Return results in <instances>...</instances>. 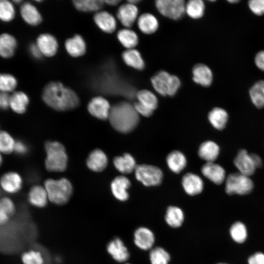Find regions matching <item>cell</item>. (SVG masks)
I'll list each match as a JSON object with an SVG mask.
<instances>
[{
    "mask_svg": "<svg viewBox=\"0 0 264 264\" xmlns=\"http://www.w3.org/2000/svg\"><path fill=\"white\" fill-rule=\"evenodd\" d=\"M15 141L7 132L2 131L0 133V150L4 154H9L14 151Z\"/></svg>",
    "mask_w": 264,
    "mask_h": 264,
    "instance_id": "cell-43",
    "label": "cell"
},
{
    "mask_svg": "<svg viewBox=\"0 0 264 264\" xmlns=\"http://www.w3.org/2000/svg\"><path fill=\"white\" fill-rule=\"evenodd\" d=\"M234 162L239 172L247 176L253 174L256 169L251 154L244 149L238 152Z\"/></svg>",
    "mask_w": 264,
    "mask_h": 264,
    "instance_id": "cell-14",
    "label": "cell"
},
{
    "mask_svg": "<svg viewBox=\"0 0 264 264\" xmlns=\"http://www.w3.org/2000/svg\"><path fill=\"white\" fill-rule=\"evenodd\" d=\"M201 173L207 178L216 184H220L225 177V172L220 165L206 162L201 168Z\"/></svg>",
    "mask_w": 264,
    "mask_h": 264,
    "instance_id": "cell-21",
    "label": "cell"
},
{
    "mask_svg": "<svg viewBox=\"0 0 264 264\" xmlns=\"http://www.w3.org/2000/svg\"><path fill=\"white\" fill-rule=\"evenodd\" d=\"M124 62L129 66L137 70H142L145 67V62L138 50L135 48L125 50L122 54Z\"/></svg>",
    "mask_w": 264,
    "mask_h": 264,
    "instance_id": "cell-27",
    "label": "cell"
},
{
    "mask_svg": "<svg viewBox=\"0 0 264 264\" xmlns=\"http://www.w3.org/2000/svg\"><path fill=\"white\" fill-rule=\"evenodd\" d=\"M137 23L140 30L145 34H153L158 28L157 19L149 13L141 14L137 19Z\"/></svg>",
    "mask_w": 264,
    "mask_h": 264,
    "instance_id": "cell-25",
    "label": "cell"
},
{
    "mask_svg": "<svg viewBox=\"0 0 264 264\" xmlns=\"http://www.w3.org/2000/svg\"><path fill=\"white\" fill-rule=\"evenodd\" d=\"M185 1L183 0H158L155 1L157 10L163 16L177 20L185 13Z\"/></svg>",
    "mask_w": 264,
    "mask_h": 264,
    "instance_id": "cell-8",
    "label": "cell"
},
{
    "mask_svg": "<svg viewBox=\"0 0 264 264\" xmlns=\"http://www.w3.org/2000/svg\"><path fill=\"white\" fill-rule=\"evenodd\" d=\"M107 250L109 254L116 262L125 263L130 257V253L124 242L119 238L110 242Z\"/></svg>",
    "mask_w": 264,
    "mask_h": 264,
    "instance_id": "cell-13",
    "label": "cell"
},
{
    "mask_svg": "<svg viewBox=\"0 0 264 264\" xmlns=\"http://www.w3.org/2000/svg\"><path fill=\"white\" fill-rule=\"evenodd\" d=\"M29 51L35 59H39L43 56L36 44H32L29 46Z\"/></svg>",
    "mask_w": 264,
    "mask_h": 264,
    "instance_id": "cell-52",
    "label": "cell"
},
{
    "mask_svg": "<svg viewBox=\"0 0 264 264\" xmlns=\"http://www.w3.org/2000/svg\"><path fill=\"white\" fill-rule=\"evenodd\" d=\"M133 241L139 249L143 250H151L155 242L154 235L149 228L139 227L134 232Z\"/></svg>",
    "mask_w": 264,
    "mask_h": 264,
    "instance_id": "cell-10",
    "label": "cell"
},
{
    "mask_svg": "<svg viewBox=\"0 0 264 264\" xmlns=\"http://www.w3.org/2000/svg\"><path fill=\"white\" fill-rule=\"evenodd\" d=\"M108 158L105 153L100 149L92 151L86 159L88 168L94 172H100L105 169L108 165Z\"/></svg>",
    "mask_w": 264,
    "mask_h": 264,
    "instance_id": "cell-15",
    "label": "cell"
},
{
    "mask_svg": "<svg viewBox=\"0 0 264 264\" xmlns=\"http://www.w3.org/2000/svg\"><path fill=\"white\" fill-rule=\"evenodd\" d=\"M253 188V183L249 176L240 172L229 175L225 181V192L229 195H246Z\"/></svg>",
    "mask_w": 264,
    "mask_h": 264,
    "instance_id": "cell-6",
    "label": "cell"
},
{
    "mask_svg": "<svg viewBox=\"0 0 264 264\" xmlns=\"http://www.w3.org/2000/svg\"><path fill=\"white\" fill-rule=\"evenodd\" d=\"M136 96L137 101L144 106L153 110L157 108L158 100L152 91L147 89H142L136 93Z\"/></svg>",
    "mask_w": 264,
    "mask_h": 264,
    "instance_id": "cell-37",
    "label": "cell"
},
{
    "mask_svg": "<svg viewBox=\"0 0 264 264\" xmlns=\"http://www.w3.org/2000/svg\"><path fill=\"white\" fill-rule=\"evenodd\" d=\"M151 81L154 90L162 96H174L181 85L180 81L176 76L164 70L160 71L153 76Z\"/></svg>",
    "mask_w": 264,
    "mask_h": 264,
    "instance_id": "cell-5",
    "label": "cell"
},
{
    "mask_svg": "<svg viewBox=\"0 0 264 264\" xmlns=\"http://www.w3.org/2000/svg\"><path fill=\"white\" fill-rule=\"evenodd\" d=\"M113 162L115 168L124 174L132 173L135 170L137 166L133 156L128 153L124 154L122 156L115 157Z\"/></svg>",
    "mask_w": 264,
    "mask_h": 264,
    "instance_id": "cell-28",
    "label": "cell"
},
{
    "mask_svg": "<svg viewBox=\"0 0 264 264\" xmlns=\"http://www.w3.org/2000/svg\"><path fill=\"white\" fill-rule=\"evenodd\" d=\"M182 185L185 192L190 196L198 195L203 189L202 179L198 176L190 173L183 176Z\"/></svg>",
    "mask_w": 264,
    "mask_h": 264,
    "instance_id": "cell-20",
    "label": "cell"
},
{
    "mask_svg": "<svg viewBox=\"0 0 264 264\" xmlns=\"http://www.w3.org/2000/svg\"><path fill=\"white\" fill-rule=\"evenodd\" d=\"M131 186L130 180L125 176H120L113 179L110 184V189L113 196L122 201L129 198L128 189Z\"/></svg>",
    "mask_w": 264,
    "mask_h": 264,
    "instance_id": "cell-18",
    "label": "cell"
},
{
    "mask_svg": "<svg viewBox=\"0 0 264 264\" xmlns=\"http://www.w3.org/2000/svg\"><path fill=\"white\" fill-rule=\"evenodd\" d=\"M27 145L23 141L17 140L15 141L14 152L17 154L23 155L28 152Z\"/></svg>",
    "mask_w": 264,
    "mask_h": 264,
    "instance_id": "cell-48",
    "label": "cell"
},
{
    "mask_svg": "<svg viewBox=\"0 0 264 264\" xmlns=\"http://www.w3.org/2000/svg\"><path fill=\"white\" fill-rule=\"evenodd\" d=\"M133 107L138 114L145 117H149L152 115L154 110L144 106L138 101L134 103Z\"/></svg>",
    "mask_w": 264,
    "mask_h": 264,
    "instance_id": "cell-47",
    "label": "cell"
},
{
    "mask_svg": "<svg viewBox=\"0 0 264 264\" xmlns=\"http://www.w3.org/2000/svg\"><path fill=\"white\" fill-rule=\"evenodd\" d=\"M27 199L32 205L39 208L45 206L49 200L44 187L39 185L31 187L28 193Z\"/></svg>",
    "mask_w": 264,
    "mask_h": 264,
    "instance_id": "cell-24",
    "label": "cell"
},
{
    "mask_svg": "<svg viewBox=\"0 0 264 264\" xmlns=\"http://www.w3.org/2000/svg\"><path fill=\"white\" fill-rule=\"evenodd\" d=\"M193 80L197 84L204 87H209L213 81V73L210 68L203 64H197L192 69Z\"/></svg>",
    "mask_w": 264,
    "mask_h": 264,
    "instance_id": "cell-19",
    "label": "cell"
},
{
    "mask_svg": "<svg viewBox=\"0 0 264 264\" xmlns=\"http://www.w3.org/2000/svg\"><path fill=\"white\" fill-rule=\"evenodd\" d=\"M250 10L257 16L264 15V0H251L248 1Z\"/></svg>",
    "mask_w": 264,
    "mask_h": 264,
    "instance_id": "cell-46",
    "label": "cell"
},
{
    "mask_svg": "<svg viewBox=\"0 0 264 264\" xmlns=\"http://www.w3.org/2000/svg\"><path fill=\"white\" fill-rule=\"evenodd\" d=\"M254 61L257 67L264 71V50H261L256 54Z\"/></svg>",
    "mask_w": 264,
    "mask_h": 264,
    "instance_id": "cell-51",
    "label": "cell"
},
{
    "mask_svg": "<svg viewBox=\"0 0 264 264\" xmlns=\"http://www.w3.org/2000/svg\"><path fill=\"white\" fill-rule=\"evenodd\" d=\"M127 1L128 2H129V3H131L132 4H133L136 5V4H138L140 1V0H128Z\"/></svg>",
    "mask_w": 264,
    "mask_h": 264,
    "instance_id": "cell-55",
    "label": "cell"
},
{
    "mask_svg": "<svg viewBox=\"0 0 264 264\" xmlns=\"http://www.w3.org/2000/svg\"><path fill=\"white\" fill-rule=\"evenodd\" d=\"M22 261L23 264H44V259L39 251L29 250L22 254Z\"/></svg>",
    "mask_w": 264,
    "mask_h": 264,
    "instance_id": "cell-45",
    "label": "cell"
},
{
    "mask_svg": "<svg viewBox=\"0 0 264 264\" xmlns=\"http://www.w3.org/2000/svg\"><path fill=\"white\" fill-rule=\"evenodd\" d=\"M249 95L252 102L257 108L264 107V80L256 82L251 87Z\"/></svg>",
    "mask_w": 264,
    "mask_h": 264,
    "instance_id": "cell-35",
    "label": "cell"
},
{
    "mask_svg": "<svg viewBox=\"0 0 264 264\" xmlns=\"http://www.w3.org/2000/svg\"><path fill=\"white\" fill-rule=\"evenodd\" d=\"M88 110L93 117L105 120L109 119L111 107L104 97L97 96L93 97L88 102Z\"/></svg>",
    "mask_w": 264,
    "mask_h": 264,
    "instance_id": "cell-9",
    "label": "cell"
},
{
    "mask_svg": "<svg viewBox=\"0 0 264 264\" xmlns=\"http://www.w3.org/2000/svg\"><path fill=\"white\" fill-rule=\"evenodd\" d=\"M15 11L14 7L10 1L1 0L0 1V18L1 21L8 22L15 17Z\"/></svg>",
    "mask_w": 264,
    "mask_h": 264,
    "instance_id": "cell-42",
    "label": "cell"
},
{
    "mask_svg": "<svg viewBox=\"0 0 264 264\" xmlns=\"http://www.w3.org/2000/svg\"><path fill=\"white\" fill-rule=\"evenodd\" d=\"M109 119L116 131L129 133L133 131L139 122V114L133 105L127 102H121L111 107Z\"/></svg>",
    "mask_w": 264,
    "mask_h": 264,
    "instance_id": "cell-2",
    "label": "cell"
},
{
    "mask_svg": "<svg viewBox=\"0 0 264 264\" xmlns=\"http://www.w3.org/2000/svg\"><path fill=\"white\" fill-rule=\"evenodd\" d=\"M248 264H264V254L257 252L250 256L248 259Z\"/></svg>",
    "mask_w": 264,
    "mask_h": 264,
    "instance_id": "cell-49",
    "label": "cell"
},
{
    "mask_svg": "<svg viewBox=\"0 0 264 264\" xmlns=\"http://www.w3.org/2000/svg\"><path fill=\"white\" fill-rule=\"evenodd\" d=\"M251 156L256 168H260L262 166L263 161L261 158L257 154H251Z\"/></svg>",
    "mask_w": 264,
    "mask_h": 264,
    "instance_id": "cell-53",
    "label": "cell"
},
{
    "mask_svg": "<svg viewBox=\"0 0 264 264\" xmlns=\"http://www.w3.org/2000/svg\"><path fill=\"white\" fill-rule=\"evenodd\" d=\"M22 179L21 176L15 172L4 174L0 178V185L2 189L10 194L18 192L22 188Z\"/></svg>",
    "mask_w": 264,
    "mask_h": 264,
    "instance_id": "cell-16",
    "label": "cell"
},
{
    "mask_svg": "<svg viewBox=\"0 0 264 264\" xmlns=\"http://www.w3.org/2000/svg\"><path fill=\"white\" fill-rule=\"evenodd\" d=\"M13 1L14 3H16V4H19V3L21 4L22 2V0H13Z\"/></svg>",
    "mask_w": 264,
    "mask_h": 264,
    "instance_id": "cell-56",
    "label": "cell"
},
{
    "mask_svg": "<svg viewBox=\"0 0 264 264\" xmlns=\"http://www.w3.org/2000/svg\"><path fill=\"white\" fill-rule=\"evenodd\" d=\"M229 232L232 239L237 243H243L247 237L246 227L241 221L234 222L230 227Z\"/></svg>",
    "mask_w": 264,
    "mask_h": 264,
    "instance_id": "cell-41",
    "label": "cell"
},
{
    "mask_svg": "<svg viewBox=\"0 0 264 264\" xmlns=\"http://www.w3.org/2000/svg\"><path fill=\"white\" fill-rule=\"evenodd\" d=\"M29 102L28 96L22 91H15L10 95V108L17 113H24Z\"/></svg>",
    "mask_w": 264,
    "mask_h": 264,
    "instance_id": "cell-30",
    "label": "cell"
},
{
    "mask_svg": "<svg viewBox=\"0 0 264 264\" xmlns=\"http://www.w3.org/2000/svg\"><path fill=\"white\" fill-rule=\"evenodd\" d=\"M205 5L201 0H190L185 5V13L191 18L198 19L204 14Z\"/></svg>",
    "mask_w": 264,
    "mask_h": 264,
    "instance_id": "cell-38",
    "label": "cell"
},
{
    "mask_svg": "<svg viewBox=\"0 0 264 264\" xmlns=\"http://www.w3.org/2000/svg\"><path fill=\"white\" fill-rule=\"evenodd\" d=\"M220 153V148L214 142L207 141L200 145L198 154L199 156L207 162H214Z\"/></svg>",
    "mask_w": 264,
    "mask_h": 264,
    "instance_id": "cell-26",
    "label": "cell"
},
{
    "mask_svg": "<svg viewBox=\"0 0 264 264\" xmlns=\"http://www.w3.org/2000/svg\"><path fill=\"white\" fill-rule=\"evenodd\" d=\"M138 10L136 5L127 1L119 7L116 16L122 25L129 28L138 19Z\"/></svg>",
    "mask_w": 264,
    "mask_h": 264,
    "instance_id": "cell-11",
    "label": "cell"
},
{
    "mask_svg": "<svg viewBox=\"0 0 264 264\" xmlns=\"http://www.w3.org/2000/svg\"><path fill=\"white\" fill-rule=\"evenodd\" d=\"M48 200L57 205H63L69 200L73 193L71 182L66 178L58 179L49 178L44 181Z\"/></svg>",
    "mask_w": 264,
    "mask_h": 264,
    "instance_id": "cell-4",
    "label": "cell"
},
{
    "mask_svg": "<svg viewBox=\"0 0 264 264\" xmlns=\"http://www.w3.org/2000/svg\"><path fill=\"white\" fill-rule=\"evenodd\" d=\"M165 220L167 224L172 228L180 227L184 220L182 210L177 206H170L166 211Z\"/></svg>",
    "mask_w": 264,
    "mask_h": 264,
    "instance_id": "cell-31",
    "label": "cell"
},
{
    "mask_svg": "<svg viewBox=\"0 0 264 264\" xmlns=\"http://www.w3.org/2000/svg\"><path fill=\"white\" fill-rule=\"evenodd\" d=\"M10 95L7 92H1L0 94V107L6 110L10 107Z\"/></svg>",
    "mask_w": 264,
    "mask_h": 264,
    "instance_id": "cell-50",
    "label": "cell"
},
{
    "mask_svg": "<svg viewBox=\"0 0 264 264\" xmlns=\"http://www.w3.org/2000/svg\"><path fill=\"white\" fill-rule=\"evenodd\" d=\"M124 264H129V263H124Z\"/></svg>",
    "mask_w": 264,
    "mask_h": 264,
    "instance_id": "cell-59",
    "label": "cell"
},
{
    "mask_svg": "<svg viewBox=\"0 0 264 264\" xmlns=\"http://www.w3.org/2000/svg\"><path fill=\"white\" fill-rule=\"evenodd\" d=\"M117 37L121 44L127 49L134 48L138 43L137 35L129 28L119 30Z\"/></svg>",
    "mask_w": 264,
    "mask_h": 264,
    "instance_id": "cell-34",
    "label": "cell"
},
{
    "mask_svg": "<svg viewBox=\"0 0 264 264\" xmlns=\"http://www.w3.org/2000/svg\"><path fill=\"white\" fill-rule=\"evenodd\" d=\"M36 44L43 56L50 57L57 52L58 44L56 39L49 33H43L38 36Z\"/></svg>",
    "mask_w": 264,
    "mask_h": 264,
    "instance_id": "cell-12",
    "label": "cell"
},
{
    "mask_svg": "<svg viewBox=\"0 0 264 264\" xmlns=\"http://www.w3.org/2000/svg\"><path fill=\"white\" fill-rule=\"evenodd\" d=\"M46 158L45 168L51 172H62L67 168L68 156L64 145L57 141H47L44 143Z\"/></svg>",
    "mask_w": 264,
    "mask_h": 264,
    "instance_id": "cell-3",
    "label": "cell"
},
{
    "mask_svg": "<svg viewBox=\"0 0 264 264\" xmlns=\"http://www.w3.org/2000/svg\"><path fill=\"white\" fill-rule=\"evenodd\" d=\"M15 206L13 201L8 197H3L0 201V223H5L14 214Z\"/></svg>",
    "mask_w": 264,
    "mask_h": 264,
    "instance_id": "cell-39",
    "label": "cell"
},
{
    "mask_svg": "<svg viewBox=\"0 0 264 264\" xmlns=\"http://www.w3.org/2000/svg\"><path fill=\"white\" fill-rule=\"evenodd\" d=\"M208 117L209 122L215 129L221 130L226 126L228 115L224 109L216 107L209 112Z\"/></svg>",
    "mask_w": 264,
    "mask_h": 264,
    "instance_id": "cell-32",
    "label": "cell"
},
{
    "mask_svg": "<svg viewBox=\"0 0 264 264\" xmlns=\"http://www.w3.org/2000/svg\"><path fill=\"white\" fill-rule=\"evenodd\" d=\"M121 2L119 0H105V3L110 6H115Z\"/></svg>",
    "mask_w": 264,
    "mask_h": 264,
    "instance_id": "cell-54",
    "label": "cell"
},
{
    "mask_svg": "<svg viewBox=\"0 0 264 264\" xmlns=\"http://www.w3.org/2000/svg\"><path fill=\"white\" fill-rule=\"evenodd\" d=\"M136 178L146 186L159 185L163 179V173L158 167L148 164L137 165L134 170Z\"/></svg>",
    "mask_w": 264,
    "mask_h": 264,
    "instance_id": "cell-7",
    "label": "cell"
},
{
    "mask_svg": "<svg viewBox=\"0 0 264 264\" xmlns=\"http://www.w3.org/2000/svg\"><path fill=\"white\" fill-rule=\"evenodd\" d=\"M228 2H230V3H237L239 2L238 0H228Z\"/></svg>",
    "mask_w": 264,
    "mask_h": 264,
    "instance_id": "cell-57",
    "label": "cell"
},
{
    "mask_svg": "<svg viewBox=\"0 0 264 264\" xmlns=\"http://www.w3.org/2000/svg\"><path fill=\"white\" fill-rule=\"evenodd\" d=\"M72 2L78 10L86 12H98L105 3L102 0H75Z\"/></svg>",
    "mask_w": 264,
    "mask_h": 264,
    "instance_id": "cell-36",
    "label": "cell"
},
{
    "mask_svg": "<svg viewBox=\"0 0 264 264\" xmlns=\"http://www.w3.org/2000/svg\"><path fill=\"white\" fill-rule=\"evenodd\" d=\"M166 161L170 169L176 174L182 171L187 163L184 155L178 151L171 152L167 157Z\"/></svg>",
    "mask_w": 264,
    "mask_h": 264,
    "instance_id": "cell-33",
    "label": "cell"
},
{
    "mask_svg": "<svg viewBox=\"0 0 264 264\" xmlns=\"http://www.w3.org/2000/svg\"><path fill=\"white\" fill-rule=\"evenodd\" d=\"M170 259V254L162 247L157 246L150 250L149 260L151 264H169Z\"/></svg>",
    "mask_w": 264,
    "mask_h": 264,
    "instance_id": "cell-40",
    "label": "cell"
},
{
    "mask_svg": "<svg viewBox=\"0 0 264 264\" xmlns=\"http://www.w3.org/2000/svg\"><path fill=\"white\" fill-rule=\"evenodd\" d=\"M93 20L97 26L105 33H111L116 28L115 18L108 11H100L96 12L93 16Z\"/></svg>",
    "mask_w": 264,
    "mask_h": 264,
    "instance_id": "cell-17",
    "label": "cell"
},
{
    "mask_svg": "<svg viewBox=\"0 0 264 264\" xmlns=\"http://www.w3.org/2000/svg\"><path fill=\"white\" fill-rule=\"evenodd\" d=\"M16 39L11 35L4 33L0 37V55L3 58H10L15 53L17 47Z\"/></svg>",
    "mask_w": 264,
    "mask_h": 264,
    "instance_id": "cell-29",
    "label": "cell"
},
{
    "mask_svg": "<svg viewBox=\"0 0 264 264\" xmlns=\"http://www.w3.org/2000/svg\"><path fill=\"white\" fill-rule=\"evenodd\" d=\"M65 46L68 54L75 58L84 55L87 49L84 39L79 34H76L66 40Z\"/></svg>",
    "mask_w": 264,
    "mask_h": 264,
    "instance_id": "cell-22",
    "label": "cell"
},
{
    "mask_svg": "<svg viewBox=\"0 0 264 264\" xmlns=\"http://www.w3.org/2000/svg\"><path fill=\"white\" fill-rule=\"evenodd\" d=\"M42 98L46 105L59 111L73 110L80 103L79 97L73 90L58 81L50 82L45 86Z\"/></svg>",
    "mask_w": 264,
    "mask_h": 264,
    "instance_id": "cell-1",
    "label": "cell"
},
{
    "mask_svg": "<svg viewBox=\"0 0 264 264\" xmlns=\"http://www.w3.org/2000/svg\"><path fill=\"white\" fill-rule=\"evenodd\" d=\"M224 264V263H220V264Z\"/></svg>",
    "mask_w": 264,
    "mask_h": 264,
    "instance_id": "cell-58",
    "label": "cell"
},
{
    "mask_svg": "<svg viewBox=\"0 0 264 264\" xmlns=\"http://www.w3.org/2000/svg\"><path fill=\"white\" fill-rule=\"evenodd\" d=\"M17 85L16 78L8 73H2L0 76V89L1 92H10L14 91Z\"/></svg>",
    "mask_w": 264,
    "mask_h": 264,
    "instance_id": "cell-44",
    "label": "cell"
},
{
    "mask_svg": "<svg viewBox=\"0 0 264 264\" xmlns=\"http://www.w3.org/2000/svg\"><path fill=\"white\" fill-rule=\"evenodd\" d=\"M20 13L23 20L30 25L36 26L42 22V17L39 11L29 2L22 3Z\"/></svg>",
    "mask_w": 264,
    "mask_h": 264,
    "instance_id": "cell-23",
    "label": "cell"
}]
</instances>
